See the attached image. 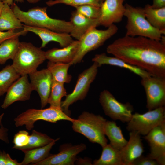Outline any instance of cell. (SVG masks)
<instances>
[{
	"label": "cell",
	"mask_w": 165,
	"mask_h": 165,
	"mask_svg": "<svg viewBox=\"0 0 165 165\" xmlns=\"http://www.w3.org/2000/svg\"><path fill=\"white\" fill-rule=\"evenodd\" d=\"M28 32L24 29L20 31L18 30H10L6 31H0V44L6 40L13 37L25 35Z\"/></svg>",
	"instance_id": "cell-35"
},
{
	"label": "cell",
	"mask_w": 165,
	"mask_h": 165,
	"mask_svg": "<svg viewBox=\"0 0 165 165\" xmlns=\"http://www.w3.org/2000/svg\"><path fill=\"white\" fill-rule=\"evenodd\" d=\"M7 155L4 151L0 150V165H6Z\"/></svg>",
	"instance_id": "cell-40"
},
{
	"label": "cell",
	"mask_w": 165,
	"mask_h": 165,
	"mask_svg": "<svg viewBox=\"0 0 165 165\" xmlns=\"http://www.w3.org/2000/svg\"><path fill=\"white\" fill-rule=\"evenodd\" d=\"M46 59L45 52L30 42H20L12 65L20 76L29 75L37 70Z\"/></svg>",
	"instance_id": "cell-5"
},
{
	"label": "cell",
	"mask_w": 165,
	"mask_h": 165,
	"mask_svg": "<svg viewBox=\"0 0 165 165\" xmlns=\"http://www.w3.org/2000/svg\"><path fill=\"white\" fill-rule=\"evenodd\" d=\"M94 165H123L120 150L107 144L102 147L100 157L93 162Z\"/></svg>",
	"instance_id": "cell-25"
},
{
	"label": "cell",
	"mask_w": 165,
	"mask_h": 165,
	"mask_svg": "<svg viewBox=\"0 0 165 165\" xmlns=\"http://www.w3.org/2000/svg\"><path fill=\"white\" fill-rule=\"evenodd\" d=\"M0 15V31H4L23 28V25L9 5L4 3Z\"/></svg>",
	"instance_id": "cell-24"
},
{
	"label": "cell",
	"mask_w": 165,
	"mask_h": 165,
	"mask_svg": "<svg viewBox=\"0 0 165 165\" xmlns=\"http://www.w3.org/2000/svg\"><path fill=\"white\" fill-rule=\"evenodd\" d=\"M30 135L25 130L19 131L14 136L13 143V148L20 150L26 146L28 143Z\"/></svg>",
	"instance_id": "cell-34"
},
{
	"label": "cell",
	"mask_w": 165,
	"mask_h": 165,
	"mask_svg": "<svg viewBox=\"0 0 165 165\" xmlns=\"http://www.w3.org/2000/svg\"><path fill=\"white\" fill-rule=\"evenodd\" d=\"M79 45L78 40H74L69 45L62 48L49 50L45 52L46 59L54 62L70 63L76 54Z\"/></svg>",
	"instance_id": "cell-20"
},
{
	"label": "cell",
	"mask_w": 165,
	"mask_h": 165,
	"mask_svg": "<svg viewBox=\"0 0 165 165\" xmlns=\"http://www.w3.org/2000/svg\"><path fill=\"white\" fill-rule=\"evenodd\" d=\"M74 120L61 108L50 106L45 109L27 110L18 115L14 119V121L16 127L25 125L27 129L30 130L34 127L35 122L39 120L56 123L61 120L72 122Z\"/></svg>",
	"instance_id": "cell-7"
},
{
	"label": "cell",
	"mask_w": 165,
	"mask_h": 165,
	"mask_svg": "<svg viewBox=\"0 0 165 165\" xmlns=\"http://www.w3.org/2000/svg\"><path fill=\"white\" fill-rule=\"evenodd\" d=\"M140 135L136 131L130 132L129 141L120 150L123 165H132L134 161L141 156L144 152Z\"/></svg>",
	"instance_id": "cell-18"
},
{
	"label": "cell",
	"mask_w": 165,
	"mask_h": 165,
	"mask_svg": "<svg viewBox=\"0 0 165 165\" xmlns=\"http://www.w3.org/2000/svg\"><path fill=\"white\" fill-rule=\"evenodd\" d=\"M59 139H55L50 143L42 147L32 149L23 150L24 157L21 165H26L30 163L35 165L43 160L50 155V152L56 142Z\"/></svg>",
	"instance_id": "cell-22"
},
{
	"label": "cell",
	"mask_w": 165,
	"mask_h": 165,
	"mask_svg": "<svg viewBox=\"0 0 165 165\" xmlns=\"http://www.w3.org/2000/svg\"><path fill=\"white\" fill-rule=\"evenodd\" d=\"M75 163L79 165H92L91 160L88 158L84 159L77 158Z\"/></svg>",
	"instance_id": "cell-38"
},
{
	"label": "cell",
	"mask_w": 165,
	"mask_h": 165,
	"mask_svg": "<svg viewBox=\"0 0 165 165\" xmlns=\"http://www.w3.org/2000/svg\"><path fill=\"white\" fill-rule=\"evenodd\" d=\"M4 4L3 0H0V15L1 14Z\"/></svg>",
	"instance_id": "cell-43"
},
{
	"label": "cell",
	"mask_w": 165,
	"mask_h": 165,
	"mask_svg": "<svg viewBox=\"0 0 165 165\" xmlns=\"http://www.w3.org/2000/svg\"><path fill=\"white\" fill-rule=\"evenodd\" d=\"M105 0H49L46 2L47 5L51 6L62 4L74 7L84 5H90L100 7Z\"/></svg>",
	"instance_id": "cell-32"
},
{
	"label": "cell",
	"mask_w": 165,
	"mask_h": 165,
	"mask_svg": "<svg viewBox=\"0 0 165 165\" xmlns=\"http://www.w3.org/2000/svg\"><path fill=\"white\" fill-rule=\"evenodd\" d=\"M106 119L100 115L84 111L72 122V128L82 134L91 142L97 143L102 147L107 144L104 132Z\"/></svg>",
	"instance_id": "cell-4"
},
{
	"label": "cell",
	"mask_w": 165,
	"mask_h": 165,
	"mask_svg": "<svg viewBox=\"0 0 165 165\" xmlns=\"http://www.w3.org/2000/svg\"><path fill=\"white\" fill-rule=\"evenodd\" d=\"M99 100L105 113L112 119L123 123H128L130 120L133 108L129 103L119 102L110 92L105 90L101 92Z\"/></svg>",
	"instance_id": "cell-10"
},
{
	"label": "cell",
	"mask_w": 165,
	"mask_h": 165,
	"mask_svg": "<svg viewBox=\"0 0 165 165\" xmlns=\"http://www.w3.org/2000/svg\"><path fill=\"white\" fill-rule=\"evenodd\" d=\"M27 2L30 4H35L36 3L41 0H27Z\"/></svg>",
	"instance_id": "cell-42"
},
{
	"label": "cell",
	"mask_w": 165,
	"mask_h": 165,
	"mask_svg": "<svg viewBox=\"0 0 165 165\" xmlns=\"http://www.w3.org/2000/svg\"><path fill=\"white\" fill-rule=\"evenodd\" d=\"M92 61L97 63L99 67L102 65L108 64L126 69L141 78L151 75L148 72L141 69L129 64L118 57L108 56L105 53L95 55L92 59Z\"/></svg>",
	"instance_id": "cell-21"
},
{
	"label": "cell",
	"mask_w": 165,
	"mask_h": 165,
	"mask_svg": "<svg viewBox=\"0 0 165 165\" xmlns=\"http://www.w3.org/2000/svg\"><path fill=\"white\" fill-rule=\"evenodd\" d=\"M13 1L21 3L24 2V0H3L4 3H6L9 6H11L13 3Z\"/></svg>",
	"instance_id": "cell-41"
},
{
	"label": "cell",
	"mask_w": 165,
	"mask_h": 165,
	"mask_svg": "<svg viewBox=\"0 0 165 165\" xmlns=\"http://www.w3.org/2000/svg\"><path fill=\"white\" fill-rule=\"evenodd\" d=\"M126 0H105L100 7V25L108 27L122 20L125 11L123 4Z\"/></svg>",
	"instance_id": "cell-15"
},
{
	"label": "cell",
	"mask_w": 165,
	"mask_h": 165,
	"mask_svg": "<svg viewBox=\"0 0 165 165\" xmlns=\"http://www.w3.org/2000/svg\"><path fill=\"white\" fill-rule=\"evenodd\" d=\"M151 5L153 8L159 9L165 7V0H152Z\"/></svg>",
	"instance_id": "cell-37"
},
{
	"label": "cell",
	"mask_w": 165,
	"mask_h": 165,
	"mask_svg": "<svg viewBox=\"0 0 165 165\" xmlns=\"http://www.w3.org/2000/svg\"><path fill=\"white\" fill-rule=\"evenodd\" d=\"M6 165H21V164L18 163L16 160L13 159L9 154L7 153Z\"/></svg>",
	"instance_id": "cell-39"
},
{
	"label": "cell",
	"mask_w": 165,
	"mask_h": 165,
	"mask_svg": "<svg viewBox=\"0 0 165 165\" xmlns=\"http://www.w3.org/2000/svg\"><path fill=\"white\" fill-rule=\"evenodd\" d=\"M98 67V64L94 62L89 68L80 74L73 91L67 95L65 100L62 101L61 108L68 115L70 116L69 106L78 101L83 100L86 96L90 84L97 76Z\"/></svg>",
	"instance_id": "cell-8"
},
{
	"label": "cell",
	"mask_w": 165,
	"mask_h": 165,
	"mask_svg": "<svg viewBox=\"0 0 165 165\" xmlns=\"http://www.w3.org/2000/svg\"><path fill=\"white\" fill-rule=\"evenodd\" d=\"M67 95L64 84L53 81L48 103L50 107L61 108L62 98Z\"/></svg>",
	"instance_id": "cell-30"
},
{
	"label": "cell",
	"mask_w": 165,
	"mask_h": 165,
	"mask_svg": "<svg viewBox=\"0 0 165 165\" xmlns=\"http://www.w3.org/2000/svg\"><path fill=\"white\" fill-rule=\"evenodd\" d=\"M11 6L15 15L25 25L60 33L70 34L72 30V26L70 21L49 17L47 13V7H36L25 11L21 10L15 2Z\"/></svg>",
	"instance_id": "cell-2"
},
{
	"label": "cell",
	"mask_w": 165,
	"mask_h": 165,
	"mask_svg": "<svg viewBox=\"0 0 165 165\" xmlns=\"http://www.w3.org/2000/svg\"><path fill=\"white\" fill-rule=\"evenodd\" d=\"M70 19L72 28L70 34L77 40L91 28L100 26L98 19L88 18L75 10L72 13Z\"/></svg>",
	"instance_id": "cell-19"
},
{
	"label": "cell",
	"mask_w": 165,
	"mask_h": 165,
	"mask_svg": "<svg viewBox=\"0 0 165 165\" xmlns=\"http://www.w3.org/2000/svg\"><path fill=\"white\" fill-rule=\"evenodd\" d=\"M106 51L151 75L165 77V44L161 41L125 35L108 45Z\"/></svg>",
	"instance_id": "cell-1"
},
{
	"label": "cell",
	"mask_w": 165,
	"mask_h": 165,
	"mask_svg": "<svg viewBox=\"0 0 165 165\" xmlns=\"http://www.w3.org/2000/svg\"><path fill=\"white\" fill-rule=\"evenodd\" d=\"M117 26L113 24L105 30L93 28L84 34L79 40V45L76 54L70 63L71 65L80 62L84 57L89 52L102 45L108 39L118 32Z\"/></svg>",
	"instance_id": "cell-6"
},
{
	"label": "cell",
	"mask_w": 165,
	"mask_h": 165,
	"mask_svg": "<svg viewBox=\"0 0 165 165\" xmlns=\"http://www.w3.org/2000/svg\"><path fill=\"white\" fill-rule=\"evenodd\" d=\"M72 65L70 63L54 62L49 61L47 68L50 72L53 81L62 83H69L72 76L68 73L69 67Z\"/></svg>",
	"instance_id": "cell-26"
},
{
	"label": "cell",
	"mask_w": 165,
	"mask_h": 165,
	"mask_svg": "<svg viewBox=\"0 0 165 165\" xmlns=\"http://www.w3.org/2000/svg\"><path fill=\"white\" fill-rule=\"evenodd\" d=\"M30 83L33 90L36 91L40 97L41 108L48 104L53 82L51 73L47 68L36 70L29 75Z\"/></svg>",
	"instance_id": "cell-16"
},
{
	"label": "cell",
	"mask_w": 165,
	"mask_h": 165,
	"mask_svg": "<svg viewBox=\"0 0 165 165\" xmlns=\"http://www.w3.org/2000/svg\"><path fill=\"white\" fill-rule=\"evenodd\" d=\"M150 147L147 156L156 160L159 165H165V122L152 129L143 137Z\"/></svg>",
	"instance_id": "cell-12"
},
{
	"label": "cell",
	"mask_w": 165,
	"mask_h": 165,
	"mask_svg": "<svg viewBox=\"0 0 165 165\" xmlns=\"http://www.w3.org/2000/svg\"><path fill=\"white\" fill-rule=\"evenodd\" d=\"M104 132L110 141V144L117 149H122L128 142L123 136L120 127L114 121L106 120Z\"/></svg>",
	"instance_id": "cell-23"
},
{
	"label": "cell",
	"mask_w": 165,
	"mask_h": 165,
	"mask_svg": "<svg viewBox=\"0 0 165 165\" xmlns=\"http://www.w3.org/2000/svg\"><path fill=\"white\" fill-rule=\"evenodd\" d=\"M145 92L148 111L165 105V77L149 75L141 82Z\"/></svg>",
	"instance_id": "cell-11"
},
{
	"label": "cell",
	"mask_w": 165,
	"mask_h": 165,
	"mask_svg": "<svg viewBox=\"0 0 165 165\" xmlns=\"http://www.w3.org/2000/svg\"><path fill=\"white\" fill-rule=\"evenodd\" d=\"M78 13L92 19H98L101 15L100 7L90 5H84L75 7Z\"/></svg>",
	"instance_id": "cell-33"
},
{
	"label": "cell",
	"mask_w": 165,
	"mask_h": 165,
	"mask_svg": "<svg viewBox=\"0 0 165 165\" xmlns=\"http://www.w3.org/2000/svg\"><path fill=\"white\" fill-rule=\"evenodd\" d=\"M132 165H159V164L156 160L148 156L141 155L134 160Z\"/></svg>",
	"instance_id": "cell-36"
},
{
	"label": "cell",
	"mask_w": 165,
	"mask_h": 165,
	"mask_svg": "<svg viewBox=\"0 0 165 165\" xmlns=\"http://www.w3.org/2000/svg\"><path fill=\"white\" fill-rule=\"evenodd\" d=\"M124 16L127 18L126 35L142 36L160 41L165 35L163 31L153 27L145 16L143 8L126 3Z\"/></svg>",
	"instance_id": "cell-3"
},
{
	"label": "cell",
	"mask_w": 165,
	"mask_h": 165,
	"mask_svg": "<svg viewBox=\"0 0 165 165\" xmlns=\"http://www.w3.org/2000/svg\"><path fill=\"white\" fill-rule=\"evenodd\" d=\"M165 122V106L159 107L142 114L135 113L127 123V130L136 131L140 134L147 135L156 126Z\"/></svg>",
	"instance_id": "cell-9"
},
{
	"label": "cell",
	"mask_w": 165,
	"mask_h": 165,
	"mask_svg": "<svg viewBox=\"0 0 165 165\" xmlns=\"http://www.w3.org/2000/svg\"><path fill=\"white\" fill-rule=\"evenodd\" d=\"M19 36L8 39L0 44V64H3L6 61L14 59L18 50L20 42Z\"/></svg>",
	"instance_id": "cell-28"
},
{
	"label": "cell",
	"mask_w": 165,
	"mask_h": 165,
	"mask_svg": "<svg viewBox=\"0 0 165 165\" xmlns=\"http://www.w3.org/2000/svg\"><path fill=\"white\" fill-rule=\"evenodd\" d=\"M86 148V145L83 143L74 145L63 144L60 146L58 153L50 155L35 165H73L75 163L77 155Z\"/></svg>",
	"instance_id": "cell-13"
},
{
	"label": "cell",
	"mask_w": 165,
	"mask_h": 165,
	"mask_svg": "<svg viewBox=\"0 0 165 165\" xmlns=\"http://www.w3.org/2000/svg\"><path fill=\"white\" fill-rule=\"evenodd\" d=\"M23 29L34 33L41 39V48H44L50 42L53 41L59 43L61 47H66L74 41L69 33L54 31L46 28L28 26L23 24Z\"/></svg>",
	"instance_id": "cell-17"
},
{
	"label": "cell",
	"mask_w": 165,
	"mask_h": 165,
	"mask_svg": "<svg viewBox=\"0 0 165 165\" xmlns=\"http://www.w3.org/2000/svg\"><path fill=\"white\" fill-rule=\"evenodd\" d=\"M54 140L46 134L33 130L31 134L30 135L28 144L20 150L22 151L42 147L50 143Z\"/></svg>",
	"instance_id": "cell-31"
},
{
	"label": "cell",
	"mask_w": 165,
	"mask_h": 165,
	"mask_svg": "<svg viewBox=\"0 0 165 165\" xmlns=\"http://www.w3.org/2000/svg\"><path fill=\"white\" fill-rule=\"evenodd\" d=\"M146 18L154 28L165 31V7L155 9L148 4L143 8Z\"/></svg>",
	"instance_id": "cell-27"
},
{
	"label": "cell",
	"mask_w": 165,
	"mask_h": 165,
	"mask_svg": "<svg viewBox=\"0 0 165 165\" xmlns=\"http://www.w3.org/2000/svg\"><path fill=\"white\" fill-rule=\"evenodd\" d=\"M20 76L12 65H7L0 71V97L7 92Z\"/></svg>",
	"instance_id": "cell-29"
},
{
	"label": "cell",
	"mask_w": 165,
	"mask_h": 165,
	"mask_svg": "<svg viewBox=\"0 0 165 165\" xmlns=\"http://www.w3.org/2000/svg\"><path fill=\"white\" fill-rule=\"evenodd\" d=\"M33 90L28 75L21 76L7 90L1 107L5 109L16 101L29 100Z\"/></svg>",
	"instance_id": "cell-14"
}]
</instances>
